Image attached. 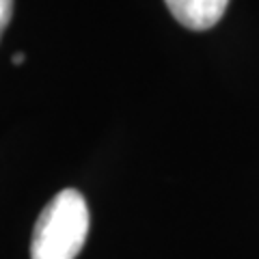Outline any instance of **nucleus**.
<instances>
[{"label": "nucleus", "mask_w": 259, "mask_h": 259, "mask_svg": "<svg viewBox=\"0 0 259 259\" xmlns=\"http://www.w3.org/2000/svg\"><path fill=\"white\" fill-rule=\"evenodd\" d=\"M89 233V207L74 188H65L39 214L30 259H76Z\"/></svg>", "instance_id": "1"}, {"label": "nucleus", "mask_w": 259, "mask_h": 259, "mask_svg": "<svg viewBox=\"0 0 259 259\" xmlns=\"http://www.w3.org/2000/svg\"><path fill=\"white\" fill-rule=\"evenodd\" d=\"M173 18L190 30H207L225 15L229 0H164Z\"/></svg>", "instance_id": "2"}, {"label": "nucleus", "mask_w": 259, "mask_h": 259, "mask_svg": "<svg viewBox=\"0 0 259 259\" xmlns=\"http://www.w3.org/2000/svg\"><path fill=\"white\" fill-rule=\"evenodd\" d=\"M11 9H13V0H0V35L5 32L7 24L11 20Z\"/></svg>", "instance_id": "3"}, {"label": "nucleus", "mask_w": 259, "mask_h": 259, "mask_svg": "<svg viewBox=\"0 0 259 259\" xmlns=\"http://www.w3.org/2000/svg\"><path fill=\"white\" fill-rule=\"evenodd\" d=\"M22 61H24V54H22V52H18V54L13 56V63H15V65H22Z\"/></svg>", "instance_id": "4"}]
</instances>
